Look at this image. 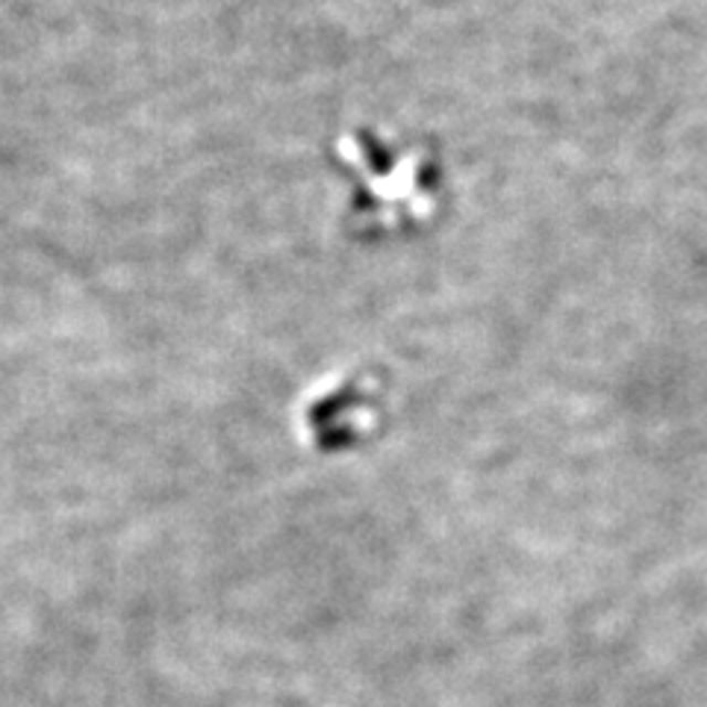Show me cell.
<instances>
[{
  "instance_id": "7a4b0ae2",
  "label": "cell",
  "mask_w": 707,
  "mask_h": 707,
  "mask_svg": "<svg viewBox=\"0 0 707 707\" xmlns=\"http://www.w3.org/2000/svg\"><path fill=\"white\" fill-rule=\"evenodd\" d=\"M383 410V387L369 371L334 374L307 398L309 440L321 451H342L374 431Z\"/></svg>"
},
{
  "instance_id": "6da1fadb",
  "label": "cell",
  "mask_w": 707,
  "mask_h": 707,
  "mask_svg": "<svg viewBox=\"0 0 707 707\" xmlns=\"http://www.w3.org/2000/svg\"><path fill=\"white\" fill-rule=\"evenodd\" d=\"M336 159L351 177L348 230L357 239L419 233L440 215L442 166L431 145L357 127L339 136Z\"/></svg>"
}]
</instances>
